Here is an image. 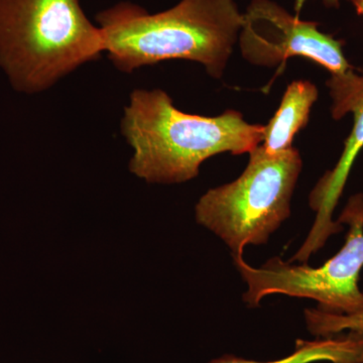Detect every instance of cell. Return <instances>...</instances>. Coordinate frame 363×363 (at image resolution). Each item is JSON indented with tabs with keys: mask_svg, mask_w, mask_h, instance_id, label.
<instances>
[{
	"mask_svg": "<svg viewBox=\"0 0 363 363\" xmlns=\"http://www.w3.org/2000/svg\"><path fill=\"white\" fill-rule=\"evenodd\" d=\"M264 125L240 111L198 116L177 108L162 89H135L124 108L121 135L133 150L130 173L152 184H181L199 175L216 155L250 154L262 143Z\"/></svg>",
	"mask_w": 363,
	"mask_h": 363,
	"instance_id": "cell-1",
	"label": "cell"
},
{
	"mask_svg": "<svg viewBox=\"0 0 363 363\" xmlns=\"http://www.w3.org/2000/svg\"><path fill=\"white\" fill-rule=\"evenodd\" d=\"M104 52L123 73L168 60H187L222 78L238 42L242 13L234 0H181L162 13L119 2L100 11Z\"/></svg>",
	"mask_w": 363,
	"mask_h": 363,
	"instance_id": "cell-2",
	"label": "cell"
},
{
	"mask_svg": "<svg viewBox=\"0 0 363 363\" xmlns=\"http://www.w3.org/2000/svg\"><path fill=\"white\" fill-rule=\"evenodd\" d=\"M104 52L80 0H0V69L14 90L44 92Z\"/></svg>",
	"mask_w": 363,
	"mask_h": 363,
	"instance_id": "cell-3",
	"label": "cell"
},
{
	"mask_svg": "<svg viewBox=\"0 0 363 363\" xmlns=\"http://www.w3.org/2000/svg\"><path fill=\"white\" fill-rule=\"evenodd\" d=\"M247 168L230 183L208 190L195 206L196 221L220 238L233 257L262 245L291 216L303 168L295 147L271 155L259 145Z\"/></svg>",
	"mask_w": 363,
	"mask_h": 363,
	"instance_id": "cell-4",
	"label": "cell"
},
{
	"mask_svg": "<svg viewBox=\"0 0 363 363\" xmlns=\"http://www.w3.org/2000/svg\"><path fill=\"white\" fill-rule=\"evenodd\" d=\"M337 221L348 226L345 242L322 266L294 264L276 257L255 267L243 255L233 257L247 285L243 302L257 308L267 296L286 295L316 301L318 309L332 314H352L362 309L363 194L351 196Z\"/></svg>",
	"mask_w": 363,
	"mask_h": 363,
	"instance_id": "cell-5",
	"label": "cell"
},
{
	"mask_svg": "<svg viewBox=\"0 0 363 363\" xmlns=\"http://www.w3.org/2000/svg\"><path fill=\"white\" fill-rule=\"evenodd\" d=\"M319 23L300 20L272 0H252L242 13L238 44L252 65L278 66L294 57L311 60L333 74L352 68L343 43L319 30Z\"/></svg>",
	"mask_w": 363,
	"mask_h": 363,
	"instance_id": "cell-6",
	"label": "cell"
},
{
	"mask_svg": "<svg viewBox=\"0 0 363 363\" xmlns=\"http://www.w3.org/2000/svg\"><path fill=\"white\" fill-rule=\"evenodd\" d=\"M326 85L331 98L332 118L340 121L347 114H352L353 126L337 164L321 177L310 193L309 205L316 216L307 238L291 262L306 264L332 235L343 230L342 224L334 220L333 214L353 164L363 149V68L333 74Z\"/></svg>",
	"mask_w": 363,
	"mask_h": 363,
	"instance_id": "cell-7",
	"label": "cell"
},
{
	"mask_svg": "<svg viewBox=\"0 0 363 363\" xmlns=\"http://www.w3.org/2000/svg\"><path fill=\"white\" fill-rule=\"evenodd\" d=\"M319 97L317 86L308 80H295L288 85L274 116L264 125L262 149L278 155L293 147L294 138L309 121L313 105Z\"/></svg>",
	"mask_w": 363,
	"mask_h": 363,
	"instance_id": "cell-8",
	"label": "cell"
},
{
	"mask_svg": "<svg viewBox=\"0 0 363 363\" xmlns=\"http://www.w3.org/2000/svg\"><path fill=\"white\" fill-rule=\"evenodd\" d=\"M363 363V334L346 332L340 335L317 337L314 340L298 339L295 350L288 357L269 362L245 359L225 354L209 363Z\"/></svg>",
	"mask_w": 363,
	"mask_h": 363,
	"instance_id": "cell-9",
	"label": "cell"
},
{
	"mask_svg": "<svg viewBox=\"0 0 363 363\" xmlns=\"http://www.w3.org/2000/svg\"><path fill=\"white\" fill-rule=\"evenodd\" d=\"M308 331L316 337H328L344 332L363 334V308L352 314H332L318 309L304 312Z\"/></svg>",
	"mask_w": 363,
	"mask_h": 363,
	"instance_id": "cell-10",
	"label": "cell"
},
{
	"mask_svg": "<svg viewBox=\"0 0 363 363\" xmlns=\"http://www.w3.org/2000/svg\"><path fill=\"white\" fill-rule=\"evenodd\" d=\"M307 0H296L295 2V11L297 14L300 13L303 6ZM324 2L325 6L328 7H335L337 9L340 6V0H322Z\"/></svg>",
	"mask_w": 363,
	"mask_h": 363,
	"instance_id": "cell-11",
	"label": "cell"
},
{
	"mask_svg": "<svg viewBox=\"0 0 363 363\" xmlns=\"http://www.w3.org/2000/svg\"><path fill=\"white\" fill-rule=\"evenodd\" d=\"M350 1L353 4V6H354L357 13L359 14V16H363V0H350Z\"/></svg>",
	"mask_w": 363,
	"mask_h": 363,
	"instance_id": "cell-12",
	"label": "cell"
}]
</instances>
